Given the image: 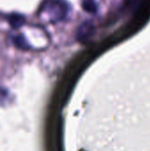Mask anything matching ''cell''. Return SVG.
<instances>
[{
	"instance_id": "obj_1",
	"label": "cell",
	"mask_w": 150,
	"mask_h": 151,
	"mask_svg": "<svg viewBox=\"0 0 150 151\" xmlns=\"http://www.w3.org/2000/svg\"><path fill=\"white\" fill-rule=\"evenodd\" d=\"M8 22L13 28H19L25 23L24 16L17 13H12L8 17Z\"/></svg>"
},
{
	"instance_id": "obj_2",
	"label": "cell",
	"mask_w": 150,
	"mask_h": 151,
	"mask_svg": "<svg viewBox=\"0 0 150 151\" xmlns=\"http://www.w3.org/2000/svg\"><path fill=\"white\" fill-rule=\"evenodd\" d=\"M83 7L85 8V10H87L88 12H94V11H95L96 4L94 0H84Z\"/></svg>"
}]
</instances>
